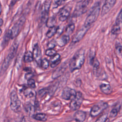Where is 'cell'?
<instances>
[{"label":"cell","instance_id":"13","mask_svg":"<svg viewBox=\"0 0 122 122\" xmlns=\"http://www.w3.org/2000/svg\"><path fill=\"white\" fill-rule=\"evenodd\" d=\"M33 59L38 64H41V49L38 44L34 45L33 50Z\"/></svg>","mask_w":122,"mask_h":122},{"label":"cell","instance_id":"4","mask_svg":"<svg viewBox=\"0 0 122 122\" xmlns=\"http://www.w3.org/2000/svg\"><path fill=\"white\" fill-rule=\"evenodd\" d=\"M25 21V18L24 16L21 17L20 19L14 24L12 27L9 30L11 38L13 39L18 35L22 29Z\"/></svg>","mask_w":122,"mask_h":122},{"label":"cell","instance_id":"40","mask_svg":"<svg viewBox=\"0 0 122 122\" xmlns=\"http://www.w3.org/2000/svg\"><path fill=\"white\" fill-rule=\"evenodd\" d=\"M33 74L31 72H29V73H26L25 74V78L26 79H27V80H29L30 79H31V78L33 77Z\"/></svg>","mask_w":122,"mask_h":122},{"label":"cell","instance_id":"10","mask_svg":"<svg viewBox=\"0 0 122 122\" xmlns=\"http://www.w3.org/2000/svg\"><path fill=\"white\" fill-rule=\"evenodd\" d=\"M76 92L74 90L66 87L63 89L61 93V97L64 100H69L71 98H72L76 95Z\"/></svg>","mask_w":122,"mask_h":122},{"label":"cell","instance_id":"33","mask_svg":"<svg viewBox=\"0 0 122 122\" xmlns=\"http://www.w3.org/2000/svg\"><path fill=\"white\" fill-rule=\"evenodd\" d=\"M122 23V9L119 12L116 20V24H120Z\"/></svg>","mask_w":122,"mask_h":122},{"label":"cell","instance_id":"1","mask_svg":"<svg viewBox=\"0 0 122 122\" xmlns=\"http://www.w3.org/2000/svg\"><path fill=\"white\" fill-rule=\"evenodd\" d=\"M85 51L83 49H80L77 51L70 61L69 67L71 72L80 69L85 61Z\"/></svg>","mask_w":122,"mask_h":122},{"label":"cell","instance_id":"6","mask_svg":"<svg viewBox=\"0 0 122 122\" xmlns=\"http://www.w3.org/2000/svg\"><path fill=\"white\" fill-rule=\"evenodd\" d=\"M83 97L82 93L78 92H76V95L72 98L70 104V107L71 110L76 111L78 110L82 102Z\"/></svg>","mask_w":122,"mask_h":122},{"label":"cell","instance_id":"28","mask_svg":"<svg viewBox=\"0 0 122 122\" xmlns=\"http://www.w3.org/2000/svg\"><path fill=\"white\" fill-rule=\"evenodd\" d=\"M106 61L107 67L111 70L112 71H114V67L112 61L109 58H108V60L106 59Z\"/></svg>","mask_w":122,"mask_h":122},{"label":"cell","instance_id":"41","mask_svg":"<svg viewBox=\"0 0 122 122\" xmlns=\"http://www.w3.org/2000/svg\"><path fill=\"white\" fill-rule=\"evenodd\" d=\"M63 2L62 0H57V1H55V3L54 5H55V6L54 7H57L58 6L61 5V3Z\"/></svg>","mask_w":122,"mask_h":122},{"label":"cell","instance_id":"17","mask_svg":"<svg viewBox=\"0 0 122 122\" xmlns=\"http://www.w3.org/2000/svg\"><path fill=\"white\" fill-rule=\"evenodd\" d=\"M70 41V37L69 36L65 34L61 36L60 38H59L56 42V43L59 45L60 47H63L66 45Z\"/></svg>","mask_w":122,"mask_h":122},{"label":"cell","instance_id":"18","mask_svg":"<svg viewBox=\"0 0 122 122\" xmlns=\"http://www.w3.org/2000/svg\"><path fill=\"white\" fill-rule=\"evenodd\" d=\"M100 87L101 91L105 94H110L112 92V89L109 84L102 83Z\"/></svg>","mask_w":122,"mask_h":122},{"label":"cell","instance_id":"8","mask_svg":"<svg viewBox=\"0 0 122 122\" xmlns=\"http://www.w3.org/2000/svg\"><path fill=\"white\" fill-rule=\"evenodd\" d=\"M108 107V104L104 102H100L94 105L91 109L90 115L92 117H96Z\"/></svg>","mask_w":122,"mask_h":122},{"label":"cell","instance_id":"35","mask_svg":"<svg viewBox=\"0 0 122 122\" xmlns=\"http://www.w3.org/2000/svg\"><path fill=\"white\" fill-rule=\"evenodd\" d=\"M60 57H61L60 55L59 54H57V53H56L55 55L52 56V57L51 59V63L56 61L59 60L60 58Z\"/></svg>","mask_w":122,"mask_h":122},{"label":"cell","instance_id":"9","mask_svg":"<svg viewBox=\"0 0 122 122\" xmlns=\"http://www.w3.org/2000/svg\"><path fill=\"white\" fill-rule=\"evenodd\" d=\"M91 26L83 25L80 29H79L73 36L72 42L73 43H77L80 41L84 36L87 31L89 30Z\"/></svg>","mask_w":122,"mask_h":122},{"label":"cell","instance_id":"37","mask_svg":"<svg viewBox=\"0 0 122 122\" xmlns=\"http://www.w3.org/2000/svg\"><path fill=\"white\" fill-rule=\"evenodd\" d=\"M28 84L31 88H34L35 87V82L33 79H30L28 80Z\"/></svg>","mask_w":122,"mask_h":122},{"label":"cell","instance_id":"12","mask_svg":"<svg viewBox=\"0 0 122 122\" xmlns=\"http://www.w3.org/2000/svg\"><path fill=\"white\" fill-rule=\"evenodd\" d=\"M115 2H116L115 0H106L102 7V9L101 11V15L102 16H103L104 15L107 13L114 5Z\"/></svg>","mask_w":122,"mask_h":122},{"label":"cell","instance_id":"30","mask_svg":"<svg viewBox=\"0 0 122 122\" xmlns=\"http://www.w3.org/2000/svg\"><path fill=\"white\" fill-rule=\"evenodd\" d=\"M107 113H104L100 116L95 122H105L107 119Z\"/></svg>","mask_w":122,"mask_h":122},{"label":"cell","instance_id":"25","mask_svg":"<svg viewBox=\"0 0 122 122\" xmlns=\"http://www.w3.org/2000/svg\"><path fill=\"white\" fill-rule=\"evenodd\" d=\"M55 22H56L55 19L53 17H51V18L48 19V20L46 21V25L48 27L51 28V27L54 26L55 24L56 23Z\"/></svg>","mask_w":122,"mask_h":122},{"label":"cell","instance_id":"2","mask_svg":"<svg viewBox=\"0 0 122 122\" xmlns=\"http://www.w3.org/2000/svg\"><path fill=\"white\" fill-rule=\"evenodd\" d=\"M18 43L14 41V42L13 43L12 45L11 46V47L10 49L9 53L8 55H7L6 57L4 59L3 63L1 65L0 71V75H2L4 73V72L6 71L8 68L9 67L11 61L13 59V58L14 57L15 54L16 53L17 48H18Z\"/></svg>","mask_w":122,"mask_h":122},{"label":"cell","instance_id":"39","mask_svg":"<svg viewBox=\"0 0 122 122\" xmlns=\"http://www.w3.org/2000/svg\"><path fill=\"white\" fill-rule=\"evenodd\" d=\"M60 62H61V60L60 59L59 60L56 61H55V62H53L51 63V68H54V67H55L56 66H57Z\"/></svg>","mask_w":122,"mask_h":122},{"label":"cell","instance_id":"38","mask_svg":"<svg viewBox=\"0 0 122 122\" xmlns=\"http://www.w3.org/2000/svg\"><path fill=\"white\" fill-rule=\"evenodd\" d=\"M63 26L62 25H61L59 26L58 28H57V31H56V34L58 35V36H60L63 31Z\"/></svg>","mask_w":122,"mask_h":122},{"label":"cell","instance_id":"21","mask_svg":"<svg viewBox=\"0 0 122 122\" xmlns=\"http://www.w3.org/2000/svg\"><path fill=\"white\" fill-rule=\"evenodd\" d=\"M24 95L27 98H32L36 95V93L35 91L32 89L28 88L24 91Z\"/></svg>","mask_w":122,"mask_h":122},{"label":"cell","instance_id":"31","mask_svg":"<svg viewBox=\"0 0 122 122\" xmlns=\"http://www.w3.org/2000/svg\"><path fill=\"white\" fill-rule=\"evenodd\" d=\"M46 55L49 56H53L56 54V51L53 49H48L45 51Z\"/></svg>","mask_w":122,"mask_h":122},{"label":"cell","instance_id":"7","mask_svg":"<svg viewBox=\"0 0 122 122\" xmlns=\"http://www.w3.org/2000/svg\"><path fill=\"white\" fill-rule=\"evenodd\" d=\"M90 0H81L77 2L74 11L75 16H79L84 13L87 10Z\"/></svg>","mask_w":122,"mask_h":122},{"label":"cell","instance_id":"42","mask_svg":"<svg viewBox=\"0 0 122 122\" xmlns=\"http://www.w3.org/2000/svg\"><path fill=\"white\" fill-rule=\"evenodd\" d=\"M3 23V20L1 18H0V27H1L2 24Z\"/></svg>","mask_w":122,"mask_h":122},{"label":"cell","instance_id":"32","mask_svg":"<svg viewBox=\"0 0 122 122\" xmlns=\"http://www.w3.org/2000/svg\"><path fill=\"white\" fill-rule=\"evenodd\" d=\"M116 54L119 57H122V46L118 45L115 49Z\"/></svg>","mask_w":122,"mask_h":122},{"label":"cell","instance_id":"29","mask_svg":"<svg viewBox=\"0 0 122 122\" xmlns=\"http://www.w3.org/2000/svg\"><path fill=\"white\" fill-rule=\"evenodd\" d=\"M25 108H26V111L30 113H33V112H34V106L31 104H28L26 105V107H25Z\"/></svg>","mask_w":122,"mask_h":122},{"label":"cell","instance_id":"16","mask_svg":"<svg viewBox=\"0 0 122 122\" xmlns=\"http://www.w3.org/2000/svg\"><path fill=\"white\" fill-rule=\"evenodd\" d=\"M86 118V112L82 111H77L74 115V119L76 121L79 122H82L84 121Z\"/></svg>","mask_w":122,"mask_h":122},{"label":"cell","instance_id":"36","mask_svg":"<svg viewBox=\"0 0 122 122\" xmlns=\"http://www.w3.org/2000/svg\"><path fill=\"white\" fill-rule=\"evenodd\" d=\"M56 45V42L53 40L51 41L48 44V49H53Z\"/></svg>","mask_w":122,"mask_h":122},{"label":"cell","instance_id":"44","mask_svg":"<svg viewBox=\"0 0 122 122\" xmlns=\"http://www.w3.org/2000/svg\"><path fill=\"white\" fill-rule=\"evenodd\" d=\"M1 33H2V30H1L0 29V35L1 34Z\"/></svg>","mask_w":122,"mask_h":122},{"label":"cell","instance_id":"20","mask_svg":"<svg viewBox=\"0 0 122 122\" xmlns=\"http://www.w3.org/2000/svg\"><path fill=\"white\" fill-rule=\"evenodd\" d=\"M33 56L32 53L30 51H26L24 55V58L23 60L25 62H31L33 60Z\"/></svg>","mask_w":122,"mask_h":122},{"label":"cell","instance_id":"15","mask_svg":"<svg viewBox=\"0 0 122 122\" xmlns=\"http://www.w3.org/2000/svg\"><path fill=\"white\" fill-rule=\"evenodd\" d=\"M66 66L65 65H61V66L58 67L52 73V78L53 79H56L62 75L64 71H65Z\"/></svg>","mask_w":122,"mask_h":122},{"label":"cell","instance_id":"5","mask_svg":"<svg viewBox=\"0 0 122 122\" xmlns=\"http://www.w3.org/2000/svg\"><path fill=\"white\" fill-rule=\"evenodd\" d=\"M11 109L14 112H17L20 110L21 102L20 100L16 91H12L10 94V103Z\"/></svg>","mask_w":122,"mask_h":122},{"label":"cell","instance_id":"19","mask_svg":"<svg viewBox=\"0 0 122 122\" xmlns=\"http://www.w3.org/2000/svg\"><path fill=\"white\" fill-rule=\"evenodd\" d=\"M32 117L35 120L41 122H45L47 120V116L43 113H36L33 115Z\"/></svg>","mask_w":122,"mask_h":122},{"label":"cell","instance_id":"43","mask_svg":"<svg viewBox=\"0 0 122 122\" xmlns=\"http://www.w3.org/2000/svg\"><path fill=\"white\" fill-rule=\"evenodd\" d=\"M1 10H2V6H1V4L0 3V14L1 13Z\"/></svg>","mask_w":122,"mask_h":122},{"label":"cell","instance_id":"3","mask_svg":"<svg viewBox=\"0 0 122 122\" xmlns=\"http://www.w3.org/2000/svg\"><path fill=\"white\" fill-rule=\"evenodd\" d=\"M100 10V6L98 3L94 6L90 13L87 17L84 25L87 26H91V24H92L97 20L99 15Z\"/></svg>","mask_w":122,"mask_h":122},{"label":"cell","instance_id":"26","mask_svg":"<svg viewBox=\"0 0 122 122\" xmlns=\"http://www.w3.org/2000/svg\"><path fill=\"white\" fill-rule=\"evenodd\" d=\"M41 67L44 69H47L49 66V62L48 60L46 59H43L41 60Z\"/></svg>","mask_w":122,"mask_h":122},{"label":"cell","instance_id":"14","mask_svg":"<svg viewBox=\"0 0 122 122\" xmlns=\"http://www.w3.org/2000/svg\"><path fill=\"white\" fill-rule=\"evenodd\" d=\"M70 14V10L64 7L61 9L59 11V20L61 21H65Z\"/></svg>","mask_w":122,"mask_h":122},{"label":"cell","instance_id":"23","mask_svg":"<svg viewBox=\"0 0 122 122\" xmlns=\"http://www.w3.org/2000/svg\"><path fill=\"white\" fill-rule=\"evenodd\" d=\"M121 31V27L119 24H115L114 25L112 29L111 32L113 34H118L120 33Z\"/></svg>","mask_w":122,"mask_h":122},{"label":"cell","instance_id":"22","mask_svg":"<svg viewBox=\"0 0 122 122\" xmlns=\"http://www.w3.org/2000/svg\"><path fill=\"white\" fill-rule=\"evenodd\" d=\"M56 31H57V28L55 26L50 28V29H49V30H48L46 33V36L49 38L52 37L53 35H54L56 33Z\"/></svg>","mask_w":122,"mask_h":122},{"label":"cell","instance_id":"11","mask_svg":"<svg viewBox=\"0 0 122 122\" xmlns=\"http://www.w3.org/2000/svg\"><path fill=\"white\" fill-rule=\"evenodd\" d=\"M51 0H47L45 1L43 4V10L41 12V20L42 22H45L47 21L48 20V13H49V10L51 4Z\"/></svg>","mask_w":122,"mask_h":122},{"label":"cell","instance_id":"27","mask_svg":"<svg viewBox=\"0 0 122 122\" xmlns=\"http://www.w3.org/2000/svg\"><path fill=\"white\" fill-rule=\"evenodd\" d=\"M119 109L117 108V107H114L113 108L110 113V117L111 118H114L118 114Z\"/></svg>","mask_w":122,"mask_h":122},{"label":"cell","instance_id":"34","mask_svg":"<svg viewBox=\"0 0 122 122\" xmlns=\"http://www.w3.org/2000/svg\"><path fill=\"white\" fill-rule=\"evenodd\" d=\"M48 92V89H46V88H44V89H42L41 90H40L39 91V95L41 97H43L44 95H45L47 92Z\"/></svg>","mask_w":122,"mask_h":122},{"label":"cell","instance_id":"24","mask_svg":"<svg viewBox=\"0 0 122 122\" xmlns=\"http://www.w3.org/2000/svg\"><path fill=\"white\" fill-rule=\"evenodd\" d=\"M75 29V25L74 23L70 24L69 25L67 26L66 29V33H67L66 35L69 36L70 34H71L74 31Z\"/></svg>","mask_w":122,"mask_h":122}]
</instances>
